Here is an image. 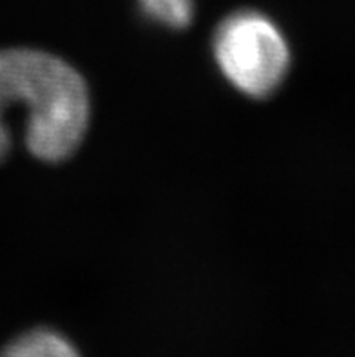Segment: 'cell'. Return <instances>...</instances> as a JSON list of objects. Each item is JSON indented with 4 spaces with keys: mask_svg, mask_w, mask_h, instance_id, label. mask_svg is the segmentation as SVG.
Returning <instances> with one entry per match:
<instances>
[{
    "mask_svg": "<svg viewBox=\"0 0 355 357\" xmlns=\"http://www.w3.org/2000/svg\"><path fill=\"white\" fill-rule=\"evenodd\" d=\"M0 357H80L66 337L53 331L27 332L9 343Z\"/></svg>",
    "mask_w": 355,
    "mask_h": 357,
    "instance_id": "obj_3",
    "label": "cell"
},
{
    "mask_svg": "<svg viewBox=\"0 0 355 357\" xmlns=\"http://www.w3.org/2000/svg\"><path fill=\"white\" fill-rule=\"evenodd\" d=\"M144 13L163 26L181 29L194 17L192 0H139Z\"/></svg>",
    "mask_w": 355,
    "mask_h": 357,
    "instance_id": "obj_4",
    "label": "cell"
},
{
    "mask_svg": "<svg viewBox=\"0 0 355 357\" xmlns=\"http://www.w3.org/2000/svg\"><path fill=\"white\" fill-rule=\"evenodd\" d=\"M212 51L227 80L252 98L275 93L290 68V50L283 33L256 11L229 15L214 33Z\"/></svg>",
    "mask_w": 355,
    "mask_h": 357,
    "instance_id": "obj_2",
    "label": "cell"
},
{
    "mask_svg": "<svg viewBox=\"0 0 355 357\" xmlns=\"http://www.w3.org/2000/svg\"><path fill=\"white\" fill-rule=\"evenodd\" d=\"M89 116L86 80L68 62L44 51L0 50V162L13 149L17 129L35 158H69Z\"/></svg>",
    "mask_w": 355,
    "mask_h": 357,
    "instance_id": "obj_1",
    "label": "cell"
}]
</instances>
